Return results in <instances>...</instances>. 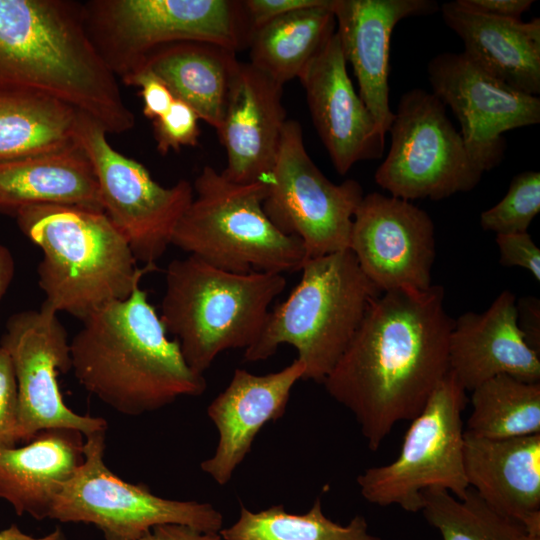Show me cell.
Returning a JSON list of instances; mask_svg holds the SVG:
<instances>
[{
    "instance_id": "6da1fadb",
    "label": "cell",
    "mask_w": 540,
    "mask_h": 540,
    "mask_svg": "<svg viewBox=\"0 0 540 540\" xmlns=\"http://www.w3.org/2000/svg\"><path fill=\"white\" fill-rule=\"evenodd\" d=\"M453 324L441 285L385 291L370 302L323 382L353 413L369 449L376 451L398 422L415 418L447 375Z\"/></svg>"
},
{
    "instance_id": "7a4b0ae2",
    "label": "cell",
    "mask_w": 540,
    "mask_h": 540,
    "mask_svg": "<svg viewBox=\"0 0 540 540\" xmlns=\"http://www.w3.org/2000/svg\"><path fill=\"white\" fill-rule=\"evenodd\" d=\"M37 93L97 121L107 133L135 124L115 74L87 32L82 4L0 0V94Z\"/></svg>"
},
{
    "instance_id": "3957f363",
    "label": "cell",
    "mask_w": 540,
    "mask_h": 540,
    "mask_svg": "<svg viewBox=\"0 0 540 540\" xmlns=\"http://www.w3.org/2000/svg\"><path fill=\"white\" fill-rule=\"evenodd\" d=\"M82 322L70 341L72 371L86 391L118 413L140 416L206 390L204 376L168 338L140 286Z\"/></svg>"
},
{
    "instance_id": "277c9868",
    "label": "cell",
    "mask_w": 540,
    "mask_h": 540,
    "mask_svg": "<svg viewBox=\"0 0 540 540\" xmlns=\"http://www.w3.org/2000/svg\"><path fill=\"white\" fill-rule=\"evenodd\" d=\"M21 231L42 251L37 274L41 307L84 320L100 307L127 299L155 264L137 260L103 211L34 204L14 211Z\"/></svg>"
},
{
    "instance_id": "5b68a950",
    "label": "cell",
    "mask_w": 540,
    "mask_h": 540,
    "mask_svg": "<svg viewBox=\"0 0 540 540\" xmlns=\"http://www.w3.org/2000/svg\"><path fill=\"white\" fill-rule=\"evenodd\" d=\"M160 319L188 366L202 374L229 349H248L260 336L283 274L233 273L189 255L166 270Z\"/></svg>"
},
{
    "instance_id": "8992f818",
    "label": "cell",
    "mask_w": 540,
    "mask_h": 540,
    "mask_svg": "<svg viewBox=\"0 0 540 540\" xmlns=\"http://www.w3.org/2000/svg\"><path fill=\"white\" fill-rule=\"evenodd\" d=\"M302 277L287 299L270 311L244 360L271 357L293 346L305 366L302 380L323 383L357 331L370 302L381 291L350 250L307 258Z\"/></svg>"
},
{
    "instance_id": "52a82bcc",
    "label": "cell",
    "mask_w": 540,
    "mask_h": 540,
    "mask_svg": "<svg viewBox=\"0 0 540 540\" xmlns=\"http://www.w3.org/2000/svg\"><path fill=\"white\" fill-rule=\"evenodd\" d=\"M193 190L171 245L233 273L301 271L303 243L280 232L264 212L266 181L238 184L204 166Z\"/></svg>"
},
{
    "instance_id": "ba28073f",
    "label": "cell",
    "mask_w": 540,
    "mask_h": 540,
    "mask_svg": "<svg viewBox=\"0 0 540 540\" xmlns=\"http://www.w3.org/2000/svg\"><path fill=\"white\" fill-rule=\"evenodd\" d=\"M82 9L90 39L121 79L167 44L209 42L237 52L247 40L245 13L237 1L93 0Z\"/></svg>"
},
{
    "instance_id": "9c48e42d",
    "label": "cell",
    "mask_w": 540,
    "mask_h": 540,
    "mask_svg": "<svg viewBox=\"0 0 540 540\" xmlns=\"http://www.w3.org/2000/svg\"><path fill=\"white\" fill-rule=\"evenodd\" d=\"M466 403V390L448 372L411 420L397 458L357 477L362 497L374 505H397L412 513L421 511L422 493L429 488H442L463 499L469 489L462 422Z\"/></svg>"
},
{
    "instance_id": "30bf717a",
    "label": "cell",
    "mask_w": 540,
    "mask_h": 540,
    "mask_svg": "<svg viewBox=\"0 0 540 540\" xmlns=\"http://www.w3.org/2000/svg\"><path fill=\"white\" fill-rule=\"evenodd\" d=\"M105 434L85 437L84 460L56 497L48 519L92 524L104 540H139L162 524L220 532L223 516L212 504L163 498L114 474L104 462Z\"/></svg>"
},
{
    "instance_id": "8fae6325",
    "label": "cell",
    "mask_w": 540,
    "mask_h": 540,
    "mask_svg": "<svg viewBox=\"0 0 540 540\" xmlns=\"http://www.w3.org/2000/svg\"><path fill=\"white\" fill-rule=\"evenodd\" d=\"M391 145L375 182L407 201L441 200L472 190L481 180L460 132L432 92L415 88L399 99L389 131Z\"/></svg>"
},
{
    "instance_id": "7c38bea8",
    "label": "cell",
    "mask_w": 540,
    "mask_h": 540,
    "mask_svg": "<svg viewBox=\"0 0 540 540\" xmlns=\"http://www.w3.org/2000/svg\"><path fill=\"white\" fill-rule=\"evenodd\" d=\"M266 183L264 212L280 232L301 240L307 258L349 250L362 186L354 179L331 182L308 155L295 120L285 123Z\"/></svg>"
},
{
    "instance_id": "4fadbf2b",
    "label": "cell",
    "mask_w": 540,
    "mask_h": 540,
    "mask_svg": "<svg viewBox=\"0 0 540 540\" xmlns=\"http://www.w3.org/2000/svg\"><path fill=\"white\" fill-rule=\"evenodd\" d=\"M106 134L97 121L80 113L75 139L93 165L103 211L135 259L154 264L171 245L174 230L193 200V186L187 180L161 186L141 163L116 151Z\"/></svg>"
},
{
    "instance_id": "5bb4252c",
    "label": "cell",
    "mask_w": 540,
    "mask_h": 540,
    "mask_svg": "<svg viewBox=\"0 0 540 540\" xmlns=\"http://www.w3.org/2000/svg\"><path fill=\"white\" fill-rule=\"evenodd\" d=\"M0 345L12 361L18 392L20 441L64 428L85 437L107 431L101 417L80 415L64 402L58 374L72 370L70 342L57 313L41 307L10 316Z\"/></svg>"
},
{
    "instance_id": "9a60e30c",
    "label": "cell",
    "mask_w": 540,
    "mask_h": 540,
    "mask_svg": "<svg viewBox=\"0 0 540 540\" xmlns=\"http://www.w3.org/2000/svg\"><path fill=\"white\" fill-rule=\"evenodd\" d=\"M427 71L432 93L451 108L467 153L483 173L503 160V133L540 122L539 97L513 89L462 52L438 54Z\"/></svg>"
},
{
    "instance_id": "2e32d148",
    "label": "cell",
    "mask_w": 540,
    "mask_h": 540,
    "mask_svg": "<svg viewBox=\"0 0 540 540\" xmlns=\"http://www.w3.org/2000/svg\"><path fill=\"white\" fill-rule=\"evenodd\" d=\"M349 250L381 291L427 290L435 259V228L410 201L372 192L355 211Z\"/></svg>"
},
{
    "instance_id": "e0dca14e",
    "label": "cell",
    "mask_w": 540,
    "mask_h": 540,
    "mask_svg": "<svg viewBox=\"0 0 540 540\" xmlns=\"http://www.w3.org/2000/svg\"><path fill=\"white\" fill-rule=\"evenodd\" d=\"M346 64L335 31L299 76L313 124L340 175L358 161L381 158L386 136L355 91Z\"/></svg>"
},
{
    "instance_id": "ac0fdd59",
    "label": "cell",
    "mask_w": 540,
    "mask_h": 540,
    "mask_svg": "<svg viewBox=\"0 0 540 540\" xmlns=\"http://www.w3.org/2000/svg\"><path fill=\"white\" fill-rule=\"evenodd\" d=\"M282 85L250 63L232 77L217 133L227 155L221 172L238 184L266 181L286 123Z\"/></svg>"
},
{
    "instance_id": "d6986e66",
    "label": "cell",
    "mask_w": 540,
    "mask_h": 540,
    "mask_svg": "<svg viewBox=\"0 0 540 540\" xmlns=\"http://www.w3.org/2000/svg\"><path fill=\"white\" fill-rule=\"evenodd\" d=\"M304 372L305 366L297 358L265 375L236 369L228 386L207 408L219 437L213 455L201 462V470L217 484H227L262 427L284 415L291 390Z\"/></svg>"
},
{
    "instance_id": "ffe728a7",
    "label": "cell",
    "mask_w": 540,
    "mask_h": 540,
    "mask_svg": "<svg viewBox=\"0 0 540 540\" xmlns=\"http://www.w3.org/2000/svg\"><path fill=\"white\" fill-rule=\"evenodd\" d=\"M434 0H333L336 33L359 96L386 135L394 119L389 105V50L394 27L405 18L435 13Z\"/></svg>"
},
{
    "instance_id": "44dd1931",
    "label": "cell",
    "mask_w": 540,
    "mask_h": 540,
    "mask_svg": "<svg viewBox=\"0 0 540 540\" xmlns=\"http://www.w3.org/2000/svg\"><path fill=\"white\" fill-rule=\"evenodd\" d=\"M449 372L466 390L497 375L540 382V358L517 323L515 295L502 291L482 312H467L454 321L448 347Z\"/></svg>"
},
{
    "instance_id": "7402d4cb",
    "label": "cell",
    "mask_w": 540,
    "mask_h": 540,
    "mask_svg": "<svg viewBox=\"0 0 540 540\" xmlns=\"http://www.w3.org/2000/svg\"><path fill=\"white\" fill-rule=\"evenodd\" d=\"M464 469L487 504L540 532V434L489 439L464 431Z\"/></svg>"
},
{
    "instance_id": "603a6c76",
    "label": "cell",
    "mask_w": 540,
    "mask_h": 540,
    "mask_svg": "<svg viewBox=\"0 0 540 540\" xmlns=\"http://www.w3.org/2000/svg\"><path fill=\"white\" fill-rule=\"evenodd\" d=\"M446 25L462 40L471 62L522 93H540V19L495 17L461 0L441 5Z\"/></svg>"
},
{
    "instance_id": "cb8c5ba5",
    "label": "cell",
    "mask_w": 540,
    "mask_h": 540,
    "mask_svg": "<svg viewBox=\"0 0 540 540\" xmlns=\"http://www.w3.org/2000/svg\"><path fill=\"white\" fill-rule=\"evenodd\" d=\"M83 438L77 430L55 428L23 447L0 449V498L18 515L48 519L56 497L84 460Z\"/></svg>"
},
{
    "instance_id": "d4e9b609",
    "label": "cell",
    "mask_w": 540,
    "mask_h": 540,
    "mask_svg": "<svg viewBox=\"0 0 540 540\" xmlns=\"http://www.w3.org/2000/svg\"><path fill=\"white\" fill-rule=\"evenodd\" d=\"M34 204L103 211L93 165L77 140L56 150L0 160V209L14 212Z\"/></svg>"
},
{
    "instance_id": "484cf974",
    "label": "cell",
    "mask_w": 540,
    "mask_h": 540,
    "mask_svg": "<svg viewBox=\"0 0 540 540\" xmlns=\"http://www.w3.org/2000/svg\"><path fill=\"white\" fill-rule=\"evenodd\" d=\"M238 65L232 49L209 42L183 41L153 50L138 69L146 67L154 72L176 99L217 130Z\"/></svg>"
},
{
    "instance_id": "4316f807",
    "label": "cell",
    "mask_w": 540,
    "mask_h": 540,
    "mask_svg": "<svg viewBox=\"0 0 540 540\" xmlns=\"http://www.w3.org/2000/svg\"><path fill=\"white\" fill-rule=\"evenodd\" d=\"M332 2L289 12L252 30L249 63L282 86L299 78L336 31Z\"/></svg>"
},
{
    "instance_id": "83f0119b",
    "label": "cell",
    "mask_w": 540,
    "mask_h": 540,
    "mask_svg": "<svg viewBox=\"0 0 540 540\" xmlns=\"http://www.w3.org/2000/svg\"><path fill=\"white\" fill-rule=\"evenodd\" d=\"M80 113L43 94H0V160L48 152L74 143Z\"/></svg>"
},
{
    "instance_id": "f1b7e54d",
    "label": "cell",
    "mask_w": 540,
    "mask_h": 540,
    "mask_svg": "<svg viewBox=\"0 0 540 540\" xmlns=\"http://www.w3.org/2000/svg\"><path fill=\"white\" fill-rule=\"evenodd\" d=\"M472 412L465 431L504 439L540 434V382L497 375L472 390Z\"/></svg>"
},
{
    "instance_id": "f546056e",
    "label": "cell",
    "mask_w": 540,
    "mask_h": 540,
    "mask_svg": "<svg viewBox=\"0 0 540 540\" xmlns=\"http://www.w3.org/2000/svg\"><path fill=\"white\" fill-rule=\"evenodd\" d=\"M222 540H380L357 515L343 526L325 516L318 497L304 514H292L283 505L253 512L241 505L237 521L219 532Z\"/></svg>"
},
{
    "instance_id": "4dcf8cb0",
    "label": "cell",
    "mask_w": 540,
    "mask_h": 540,
    "mask_svg": "<svg viewBox=\"0 0 540 540\" xmlns=\"http://www.w3.org/2000/svg\"><path fill=\"white\" fill-rule=\"evenodd\" d=\"M421 512L443 540H519L526 532L520 522L496 511L470 487L463 499L442 488L426 489Z\"/></svg>"
},
{
    "instance_id": "1f68e13d",
    "label": "cell",
    "mask_w": 540,
    "mask_h": 540,
    "mask_svg": "<svg viewBox=\"0 0 540 540\" xmlns=\"http://www.w3.org/2000/svg\"><path fill=\"white\" fill-rule=\"evenodd\" d=\"M540 211V173L524 171L511 181L506 195L480 215L485 231L496 234L527 232Z\"/></svg>"
},
{
    "instance_id": "d6a6232c",
    "label": "cell",
    "mask_w": 540,
    "mask_h": 540,
    "mask_svg": "<svg viewBox=\"0 0 540 540\" xmlns=\"http://www.w3.org/2000/svg\"><path fill=\"white\" fill-rule=\"evenodd\" d=\"M199 117L186 103L175 98L168 111L153 120L156 148L162 155L184 146H196L200 136Z\"/></svg>"
},
{
    "instance_id": "836d02e7",
    "label": "cell",
    "mask_w": 540,
    "mask_h": 540,
    "mask_svg": "<svg viewBox=\"0 0 540 540\" xmlns=\"http://www.w3.org/2000/svg\"><path fill=\"white\" fill-rule=\"evenodd\" d=\"M20 441L18 392L12 361L0 345V449Z\"/></svg>"
},
{
    "instance_id": "e575fe53",
    "label": "cell",
    "mask_w": 540,
    "mask_h": 540,
    "mask_svg": "<svg viewBox=\"0 0 540 540\" xmlns=\"http://www.w3.org/2000/svg\"><path fill=\"white\" fill-rule=\"evenodd\" d=\"M126 85L137 86L143 99V114L155 120L164 115L175 100L168 86L150 69L141 67L122 79Z\"/></svg>"
},
{
    "instance_id": "d590c367",
    "label": "cell",
    "mask_w": 540,
    "mask_h": 540,
    "mask_svg": "<svg viewBox=\"0 0 540 540\" xmlns=\"http://www.w3.org/2000/svg\"><path fill=\"white\" fill-rule=\"evenodd\" d=\"M496 243L502 265L520 266L540 280V250L528 232L496 234Z\"/></svg>"
},
{
    "instance_id": "8d00e7d4",
    "label": "cell",
    "mask_w": 540,
    "mask_h": 540,
    "mask_svg": "<svg viewBox=\"0 0 540 540\" xmlns=\"http://www.w3.org/2000/svg\"><path fill=\"white\" fill-rule=\"evenodd\" d=\"M326 0H246L242 1L249 33L289 12L319 6ZM248 33V34H249Z\"/></svg>"
},
{
    "instance_id": "74e56055",
    "label": "cell",
    "mask_w": 540,
    "mask_h": 540,
    "mask_svg": "<svg viewBox=\"0 0 540 540\" xmlns=\"http://www.w3.org/2000/svg\"><path fill=\"white\" fill-rule=\"evenodd\" d=\"M539 300L525 297L516 301L517 323L527 343L539 353L540 348V305Z\"/></svg>"
},
{
    "instance_id": "f35d334b",
    "label": "cell",
    "mask_w": 540,
    "mask_h": 540,
    "mask_svg": "<svg viewBox=\"0 0 540 540\" xmlns=\"http://www.w3.org/2000/svg\"><path fill=\"white\" fill-rule=\"evenodd\" d=\"M467 7L483 14L521 19V16L528 11L533 0H461Z\"/></svg>"
},
{
    "instance_id": "ab89813d",
    "label": "cell",
    "mask_w": 540,
    "mask_h": 540,
    "mask_svg": "<svg viewBox=\"0 0 540 540\" xmlns=\"http://www.w3.org/2000/svg\"><path fill=\"white\" fill-rule=\"evenodd\" d=\"M139 540H222L219 533H205L190 526L162 524L153 527Z\"/></svg>"
},
{
    "instance_id": "60d3db41",
    "label": "cell",
    "mask_w": 540,
    "mask_h": 540,
    "mask_svg": "<svg viewBox=\"0 0 540 540\" xmlns=\"http://www.w3.org/2000/svg\"><path fill=\"white\" fill-rule=\"evenodd\" d=\"M0 540H67V537L60 527H56L44 536L34 537L24 533L17 525L12 524L0 531Z\"/></svg>"
},
{
    "instance_id": "b9f144b4",
    "label": "cell",
    "mask_w": 540,
    "mask_h": 540,
    "mask_svg": "<svg viewBox=\"0 0 540 540\" xmlns=\"http://www.w3.org/2000/svg\"><path fill=\"white\" fill-rule=\"evenodd\" d=\"M15 264L11 252L0 244V300L6 293L14 276Z\"/></svg>"
},
{
    "instance_id": "7bdbcfd3",
    "label": "cell",
    "mask_w": 540,
    "mask_h": 540,
    "mask_svg": "<svg viewBox=\"0 0 540 540\" xmlns=\"http://www.w3.org/2000/svg\"><path fill=\"white\" fill-rule=\"evenodd\" d=\"M519 540H540V532L526 531Z\"/></svg>"
}]
</instances>
